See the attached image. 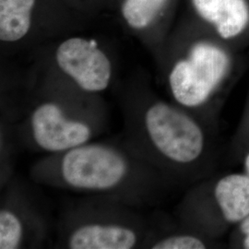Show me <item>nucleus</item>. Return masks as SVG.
<instances>
[{
    "label": "nucleus",
    "instance_id": "nucleus-1",
    "mask_svg": "<svg viewBox=\"0 0 249 249\" xmlns=\"http://www.w3.org/2000/svg\"><path fill=\"white\" fill-rule=\"evenodd\" d=\"M121 142L174 184H195L213 164V124L172 101L149 95L123 99Z\"/></svg>",
    "mask_w": 249,
    "mask_h": 249
},
{
    "label": "nucleus",
    "instance_id": "nucleus-2",
    "mask_svg": "<svg viewBox=\"0 0 249 249\" xmlns=\"http://www.w3.org/2000/svg\"><path fill=\"white\" fill-rule=\"evenodd\" d=\"M30 177L38 185L102 196L137 209L157 203L172 184L124 143L89 142L36 161Z\"/></svg>",
    "mask_w": 249,
    "mask_h": 249
},
{
    "label": "nucleus",
    "instance_id": "nucleus-3",
    "mask_svg": "<svg viewBox=\"0 0 249 249\" xmlns=\"http://www.w3.org/2000/svg\"><path fill=\"white\" fill-rule=\"evenodd\" d=\"M239 52L210 32L190 42L168 68L171 101L213 124L219 106L240 72Z\"/></svg>",
    "mask_w": 249,
    "mask_h": 249
},
{
    "label": "nucleus",
    "instance_id": "nucleus-4",
    "mask_svg": "<svg viewBox=\"0 0 249 249\" xmlns=\"http://www.w3.org/2000/svg\"><path fill=\"white\" fill-rule=\"evenodd\" d=\"M97 94L45 95L27 104L16 127L18 139L33 151L47 154L71 150L92 140L107 126V104Z\"/></svg>",
    "mask_w": 249,
    "mask_h": 249
},
{
    "label": "nucleus",
    "instance_id": "nucleus-5",
    "mask_svg": "<svg viewBox=\"0 0 249 249\" xmlns=\"http://www.w3.org/2000/svg\"><path fill=\"white\" fill-rule=\"evenodd\" d=\"M151 225L137 208L86 196L62 211L56 246L68 249H144Z\"/></svg>",
    "mask_w": 249,
    "mask_h": 249
},
{
    "label": "nucleus",
    "instance_id": "nucleus-6",
    "mask_svg": "<svg viewBox=\"0 0 249 249\" xmlns=\"http://www.w3.org/2000/svg\"><path fill=\"white\" fill-rule=\"evenodd\" d=\"M181 225L213 240L249 215V176L244 171L208 177L188 189L178 207Z\"/></svg>",
    "mask_w": 249,
    "mask_h": 249
},
{
    "label": "nucleus",
    "instance_id": "nucleus-7",
    "mask_svg": "<svg viewBox=\"0 0 249 249\" xmlns=\"http://www.w3.org/2000/svg\"><path fill=\"white\" fill-rule=\"evenodd\" d=\"M18 185H10L1 199L0 249L41 247L48 235V223Z\"/></svg>",
    "mask_w": 249,
    "mask_h": 249
},
{
    "label": "nucleus",
    "instance_id": "nucleus-8",
    "mask_svg": "<svg viewBox=\"0 0 249 249\" xmlns=\"http://www.w3.org/2000/svg\"><path fill=\"white\" fill-rule=\"evenodd\" d=\"M54 58L60 71L82 92L98 94L111 83L112 63L92 41L70 38L56 48Z\"/></svg>",
    "mask_w": 249,
    "mask_h": 249
},
{
    "label": "nucleus",
    "instance_id": "nucleus-9",
    "mask_svg": "<svg viewBox=\"0 0 249 249\" xmlns=\"http://www.w3.org/2000/svg\"><path fill=\"white\" fill-rule=\"evenodd\" d=\"M209 32L241 51L249 46V0H190Z\"/></svg>",
    "mask_w": 249,
    "mask_h": 249
},
{
    "label": "nucleus",
    "instance_id": "nucleus-10",
    "mask_svg": "<svg viewBox=\"0 0 249 249\" xmlns=\"http://www.w3.org/2000/svg\"><path fill=\"white\" fill-rule=\"evenodd\" d=\"M36 0H0V39L15 43L31 28L32 10Z\"/></svg>",
    "mask_w": 249,
    "mask_h": 249
},
{
    "label": "nucleus",
    "instance_id": "nucleus-11",
    "mask_svg": "<svg viewBox=\"0 0 249 249\" xmlns=\"http://www.w3.org/2000/svg\"><path fill=\"white\" fill-rule=\"evenodd\" d=\"M216 240L188 229L182 225L181 229L156 232L152 231L144 249H205L213 248Z\"/></svg>",
    "mask_w": 249,
    "mask_h": 249
},
{
    "label": "nucleus",
    "instance_id": "nucleus-12",
    "mask_svg": "<svg viewBox=\"0 0 249 249\" xmlns=\"http://www.w3.org/2000/svg\"><path fill=\"white\" fill-rule=\"evenodd\" d=\"M168 0H124L122 13L125 21L134 29H144L160 15Z\"/></svg>",
    "mask_w": 249,
    "mask_h": 249
},
{
    "label": "nucleus",
    "instance_id": "nucleus-13",
    "mask_svg": "<svg viewBox=\"0 0 249 249\" xmlns=\"http://www.w3.org/2000/svg\"><path fill=\"white\" fill-rule=\"evenodd\" d=\"M230 246L234 249H249V215L231 230Z\"/></svg>",
    "mask_w": 249,
    "mask_h": 249
},
{
    "label": "nucleus",
    "instance_id": "nucleus-14",
    "mask_svg": "<svg viewBox=\"0 0 249 249\" xmlns=\"http://www.w3.org/2000/svg\"><path fill=\"white\" fill-rule=\"evenodd\" d=\"M233 142L237 151L249 145V94L244 114L241 117L240 124L234 136Z\"/></svg>",
    "mask_w": 249,
    "mask_h": 249
},
{
    "label": "nucleus",
    "instance_id": "nucleus-15",
    "mask_svg": "<svg viewBox=\"0 0 249 249\" xmlns=\"http://www.w3.org/2000/svg\"><path fill=\"white\" fill-rule=\"evenodd\" d=\"M240 154L241 164H242V171L249 176V145L242 148L238 151Z\"/></svg>",
    "mask_w": 249,
    "mask_h": 249
}]
</instances>
